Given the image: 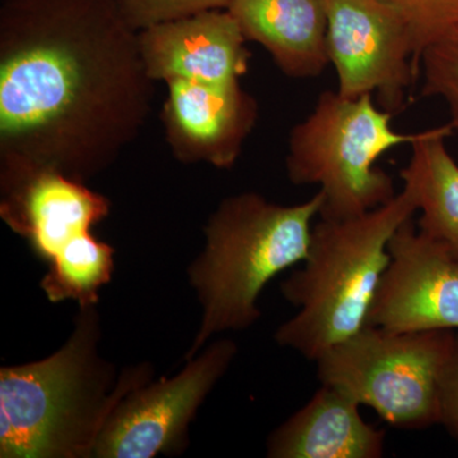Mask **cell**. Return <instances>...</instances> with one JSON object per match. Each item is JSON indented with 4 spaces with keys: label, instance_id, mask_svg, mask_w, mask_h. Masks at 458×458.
<instances>
[{
    "label": "cell",
    "instance_id": "8",
    "mask_svg": "<svg viewBox=\"0 0 458 458\" xmlns=\"http://www.w3.org/2000/svg\"><path fill=\"white\" fill-rule=\"evenodd\" d=\"M327 54L344 98L378 96L384 110H403L419 66L408 27L385 0H324Z\"/></svg>",
    "mask_w": 458,
    "mask_h": 458
},
{
    "label": "cell",
    "instance_id": "9",
    "mask_svg": "<svg viewBox=\"0 0 458 458\" xmlns=\"http://www.w3.org/2000/svg\"><path fill=\"white\" fill-rule=\"evenodd\" d=\"M366 327L390 333L458 330V260L438 241L403 223L388 243Z\"/></svg>",
    "mask_w": 458,
    "mask_h": 458
},
{
    "label": "cell",
    "instance_id": "18",
    "mask_svg": "<svg viewBox=\"0 0 458 458\" xmlns=\"http://www.w3.org/2000/svg\"><path fill=\"white\" fill-rule=\"evenodd\" d=\"M420 68L421 95L442 98L450 111L448 123L458 131V30L424 50Z\"/></svg>",
    "mask_w": 458,
    "mask_h": 458
},
{
    "label": "cell",
    "instance_id": "15",
    "mask_svg": "<svg viewBox=\"0 0 458 458\" xmlns=\"http://www.w3.org/2000/svg\"><path fill=\"white\" fill-rule=\"evenodd\" d=\"M450 123L424 131L411 146L400 176L421 216L419 231L438 241L458 260V164L445 147Z\"/></svg>",
    "mask_w": 458,
    "mask_h": 458
},
{
    "label": "cell",
    "instance_id": "19",
    "mask_svg": "<svg viewBox=\"0 0 458 458\" xmlns=\"http://www.w3.org/2000/svg\"><path fill=\"white\" fill-rule=\"evenodd\" d=\"M135 31L192 16L210 9H227L231 0H114Z\"/></svg>",
    "mask_w": 458,
    "mask_h": 458
},
{
    "label": "cell",
    "instance_id": "7",
    "mask_svg": "<svg viewBox=\"0 0 458 458\" xmlns=\"http://www.w3.org/2000/svg\"><path fill=\"white\" fill-rule=\"evenodd\" d=\"M236 355L233 340H216L186 360L179 375L135 386L108 417L93 458L183 454L189 447L190 424Z\"/></svg>",
    "mask_w": 458,
    "mask_h": 458
},
{
    "label": "cell",
    "instance_id": "20",
    "mask_svg": "<svg viewBox=\"0 0 458 458\" xmlns=\"http://www.w3.org/2000/svg\"><path fill=\"white\" fill-rule=\"evenodd\" d=\"M438 424L445 427L458 441V333L445 367L438 387Z\"/></svg>",
    "mask_w": 458,
    "mask_h": 458
},
{
    "label": "cell",
    "instance_id": "17",
    "mask_svg": "<svg viewBox=\"0 0 458 458\" xmlns=\"http://www.w3.org/2000/svg\"><path fill=\"white\" fill-rule=\"evenodd\" d=\"M403 18L420 66L424 50L458 30V0H385Z\"/></svg>",
    "mask_w": 458,
    "mask_h": 458
},
{
    "label": "cell",
    "instance_id": "4",
    "mask_svg": "<svg viewBox=\"0 0 458 458\" xmlns=\"http://www.w3.org/2000/svg\"><path fill=\"white\" fill-rule=\"evenodd\" d=\"M408 189L375 210L346 219H319L302 269L280 284L300 311L276 330V342L316 361L367 324L379 279L390 262L388 243L412 219Z\"/></svg>",
    "mask_w": 458,
    "mask_h": 458
},
{
    "label": "cell",
    "instance_id": "3",
    "mask_svg": "<svg viewBox=\"0 0 458 458\" xmlns=\"http://www.w3.org/2000/svg\"><path fill=\"white\" fill-rule=\"evenodd\" d=\"M322 205L319 191L295 205L271 203L256 192L223 199L205 225L203 252L188 269L203 318L186 360L216 334L247 330L258 322L259 295L270 280L306 259Z\"/></svg>",
    "mask_w": 458,
    "mask_h": 458
},
{
    "label": "cell",
    "instance_id": "1",
    "mask_svg": "<svg viewBox=\"0 0 458 458\" xmlns=\"http://www.w3.org/2000/svg\"><path fill=\"white\" fill-rule=\"evenodd\" d=\"M155 83L114 0H2L0 161L89 182L140 137Z\"/></svg>",
    "mask_w": 458,
    "mask_h": 458
},
{
    "label": "cell",
    "instance_id": "14",
    "mask_svg": "<svg viewBox=\"0 0 458 458\" xmlns=\"http://www.w3.org/2000/svg\"><path fill=\"white\" fill-rule=\"evenodd\" d=\"M227 11L286 77H318L330 64L324 0H231Z\"/></svg>",
    "mask_w": 458,
    "mask_h": 458
},
{
    "label": "cell",
    "instance_id": "6",
    "mask_svg": "<svg viewBox=\"0 0 458 458\" xmlns=\"http://www.w3.org/2000/svg\"><path fill=\"white\" fill-rule=\"evenodd\" d=\"M456 330L390 333L364 327L316 360L322 385L369 406L390 426L438 424L439 378Z\"/></svg>",
    "mask_w": 458,
    "mask_h": 458
},
{
    "label": "cell",
    "instance_id": "2",
    "mask_svg": "<svg viewBox=\"0 0 458 458\" xmlns=\"http://www.w3.org/2000/svg\"><path fill=\"white\" fill-rule=\"evenodd\" d=\"M99 342L98 306L80 307L59 351L0 369V457L93 458L114 406L153 375L147 363L117 375Z\"/></svg>",
    "mask_w": 458,
    "mask_h": 458
},
{
    "label": "cell",
    "instance_id": "10",
    "mask_svg": "<svg viewBox=\"0 0 458 458\" xmlns=\"http://www.w3.org/2000/svg\"><path fill=\"white\" fill-rule=\"evenodd\" d=\"M108 198L62 172L0 161V216L49 267L110 216Z\"/></svg>",
    "mask_w": 458,
    "mask_h": 458
},
{
    "label": "cell",
    "instance_id": "5",
    "mask_svg": "<svg viewBox=\"0 0 458 458\" xmlns=\"http://www.w3.org/2000/svg\"><path fill=\"white\" fill-rule=\"evenodd\" d=\"M393 116L376 106L372 95L348 98L324 90L312 113L292 129L286 174L294 185L319 186V218H352L396 197L393 177L377 161L394 148L414 143L423 131H396Z\"/></svg>",
    "mask_w": 458,
    "mask_h": 458
},
{
    "label": "cell",
    "instance_id": "11",
    "mask_svg": "<svg viewBox=\"0 0 458 458\" xmlns=\"http://www.w3.org/2000/svg\"><path fill=\"white\" fill-rule=\"evenodd\" d=\"M162 110L165 141L182 164L233 167L259 119V104L241 81L171 80Z\"/></svg>",
    "mask_w": 458,
    "mask_h": 458
},
{
    "label": "cell",
    "instance_id": "16",
    "mask_svg": "<svg viewBox=\"0 0 458 458\" xmlns=\"http://www.w3.org/2000/svg\"><path fill=\"white\" fill-rule=\"evenodd\" d=\"M114 256L113 246L89 234L47 267L41 289L53 303L73 301L80 307L98 306L99 291L113 278Z\"/></svg>",
    "mask_w": 458,
    "mask_h": 458
},
{
    "label": "cell",
    "instance_id": "13",
    "mask_svg": "<svg viewBox=\"0 0 458 458\" xmlns=\"http://www.w3.org/2000/svg\"><path fill=\"white\" fill-rule=\"evenodd\" d=\"M360 403L335 386L322 385L302 409L267 439L270 458H379L385 430L370 426Z\"/></svg>",
    "mask_w": 458,
    "mask_h": 458
},
{
    "label": "cell",
    "instance_id": "12",
    "mask_svg": "<svg viewBox=\"0 0 458 458\" xmlns=\"http://www.w3.org/2000/svg\"><path fill=\"white\" fill-rule=\"evenodd\" d=\"M141 55L155 82L227 83L249 71L251 54L227 9H210L140 31Z\"/></svg>",
    "mask_w": 458,
    "mask_h": 458
}]
</instances>
